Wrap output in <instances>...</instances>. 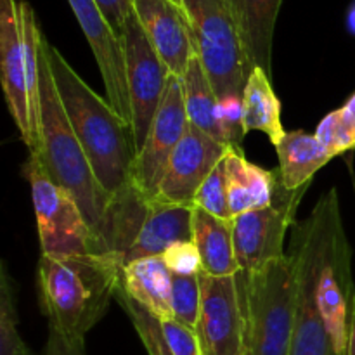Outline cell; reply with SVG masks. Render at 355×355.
I'll list each match as a JSON object with an SVG mask.
<instances>
[{"mask_svg": "<svg viewBox=\"0 0 355 355\" xmlns=\"http://www.w3.org/2000/svg\"><path fill=\"white\" fill-rule=\"evenodd\" d=\"M47 58L69 123L97 182L111 200L121 196L134 186L137 149L132 125L114 111L107 99L97 96L49 42Z\"/></svg>", "mask_w": 355, "mask_h": 355, "instance_id": "obj_1", "label": "cell"}, {"mask_svg": "<svg viewBox=\"0 0 355 355\" xmlns=\"http://www.w3.org/2000/svg\"><path fill=\"white\" fill-rule=\"evenodd\" d=\"M40 146L37 156L42 168L58 186L68 191L82 210L87 224L99 239L104 253V232L111 210V200L97 182L90 163L76 139L58 87L52 78L47 58V38L40 37Z\"/></svg>", "mask_w": 355, "mask_h": 355, "instance_id": "obj_2", "label": "cell"}, {"mask_svg": "<svg viewBox=\"0 0 355 355\" xmlns=\"http://www.w3.org/2000/svg\"><path fill=\"white\" fill-rule=\"evenodd\" d=\"M120 260L113 255L54 257L38 262V293L49 326L68 338L85 335L106 314L121 276Z\"/></svg>", "mask_w": 355, "mask_h": 355, "instance_id": "obj_3", "label": "cell"}, {"mask_svg": "<svg viewBox=\"0 0 355 355\" xmlns=\"http://www.w3.org/2000/svg\"><path fill=\"white\" fill-rule=\"evenodd\" d=\"M315 232V298L336 355H347L355 311L352 252L343 229L336 189H329L309 215Z\"/></svg>", "mask_w": 355, "mask_h": 355, "instance_id": "obj_4", "label": "cell"}, {"mask_svg": "<svg viewBox=\"0 0 355 355\" xmlns=\"http://www.w3.org/2000/svg\"><path fill=\"white\" fill-rule=\"evenodd\" d=\"M236 277L246 318V355H290L298 295L293 253Z\"/></svg>", "mask_w": 355, "mask_h": 355, "instance_id": "obj_5", "label": "cell"}, {"mask_svg": "<svg viewBox=\"0 0 355 355\" xmlns=\"http://www.w3.org/2000/svg\"><path fill=\"white\" fill-rule=\"evenodd\" d=\"M200 58L218 99L243 97L252 66L227 0H182Z\"/></svg>", "mask_w": 355, "mask_h": 355, "instance_id": "obj_6", "label": "cell"}, {"mask_svg": "<svg viewBox=\"0 0 355 355\" xmlns=\"http://www.w3.org/2000/svg\"><path fill=\"white\" fill-rule=\"evenodd\" d=\"M24 173L31 186L42 255L54 259L103 255L99 239L89 227L76 201L45 173L37 156H28Z\"/></svg>", "mask_w": 355, "mask_h": 355, "instance_id": "obj_7", "label": "cell"}, {"mask_svg": "<svg viewBox=\"0 0 355 355\" xmlns=\"http://www.w3.org/2000/svg\"><path fill=\"white\" fill-rule=\"evenodd\" d=\"M307 187L286 191L279 182L270 207L245 211L232 218V238L239 277L250 276L286 255L283 252L284 238L288 229L293 225L295 214Z\"/></svg>", "mask_w": 355, "mask_h": 355, "instance_id": "obj_8", "label": "cell"}, {"mask_svg": "<svg viewBox=\"0 0 355 355\" xmlns=\"http://www.w3.org/2000/svg\"><path fill=\"white\" fill-rule=\"evenodd\" d=\"M121 45H123L128 97H130L132 132H134L135 149L139 153L158 113L172 73L149 42L135 12L130 14L125 24Z\"/></svg>", "mask_w": 355, "mask_h": 355, "instance_id": "obj_9", "label": "cell"}, {"mask_svg": "<svg viewBox=\"0 0 355 355\" xmlns=\"http://www.w3.org/2000/svg\"><path fill=\"white\" fill-rule=\"evenodd\" d=\"M189 125L180 76L170 75L166 92L158 107L134 168V186L146 201L158 196L168 163Z\"/></svg>", "mask_w": 355, "mask_h": 355, "instance_id": "obj_10", "label": "cell"}, {"mask_svg": "<svg viewBox=\"0 0 355 355\" xmlns=\"http://www.w3.org/2000/svg\"><path fill=\"white\" fill-rule=\"evenodd\" d=\"M201 309L194 328L203 355H246V318L238 277L200 272Z\"/></svg>", "mask_w": 355, "mask_h": 355, "instance_id": "obj_11", "label": "cell"}, {"mask_svg": "<svg viewBox=\"0 0 355 355\" xmlns=\"http://www.w3.org/2000/svg\"><path fill=\"white\" fill-rule=\"evenodd\" d=\"M298 263V295L290 355H336L315 298V232L311 218L298 225L293 236Z\"/></svg>", "mask_w": 355, "mask_h": 355, "instance_id": "obj_12", "label": "cell"}, {"mask_svg": "<svg viewBox=\"0 0 355 355\" xmlns=\"http://www.w3.org/2000/svg\"><path fill=\"white\" fill-rule=\"evenodd\" d=\"M231 149V146L217 141L189 123L182 141L172 155L168 170L155 200L194 205V198L201 184Z\"/></svg>", "mask_w": 355, "mask_h": 355, "instance_id": "obj_13", "label": "cell"}, {"mask_svg": "<svg viewBox=\"0 0 355 355\" xmlns=\"http://www.w3.org/2000/svg\"><path fill=\"white\" fill-rule=\"evenodd\" d=\"M76 21L89 42L103 76L106 99L127 123L132 125L123 45L94 0H68Z\"/></svg>", "mask_w": 355, "mask_h": 355, "instance_id": "obj_14", "label": "cell"}, {"mask_svg": "<svg viewBox=\"0 0 355 355\" xmlns=\"http://www.w3.org/2000/svg\"><path fill=\"white\" fill-rule=\"evenodd\" d=\"M134 12L168 71L182 76L196 55L184 7L172 0H134Z\"/></svg>", "mask_w": 355, "mask_h": 355, "instance_id": "obj_15", "label": "cell"}, {"mask_svg": "<svg viewBox=\"0 0 355 355\" xmlns=\"http://www.w3.org/2000/svg\"><path fill=\"white\" fill-rule=\"evenodd\" d=\"M0 68L7 107L24 144L30 148V106L26 96V71L17 0H0Z\"/></svg>", "mask_w": 355, "mask_h": 355, "instance_id": "obj_16", "label": "cell"}, {"mask_svg": "<svg viewBox=\"0 0 355 355\" xmlns=\"http://www.w3.org/2000/svg\"><path fill=\"white\" fill-rule=\"evenodd\" d=\"M193 210L194 205L149 201L141 229L123 257V266L134 260L162 257L175 243L193 241Z\"/></svg>", "mask_w": 355, "mask_h": 355, "instance_id": "obj_17", "label": "cell"}, {"mask_svg": "<svg viewBox=\"0 0 355 355\" xmlns=\"http://www.w3.org/2000/svg\"><path fill=\"white\" fill-rule=\"evenodd\" d=\"M252 69L272 78V44L283 0H227Z\"/></svg>", "mask_w": 355, "mask_h": 355, "instance_id": "obj_18", "label": "cell"}, {"mask_svg": "<svg viewBox=\"0 0 355 355\" xmlns=\"http://www.w3.org/2000/svg\"><path fill=\"white\" fill-rule=\"evenodd\" d=\"M225 172L232 217L274 203L279 175L248 162L241 148H232L225 156Z\"/></svg>", "mask_w": 355, "mask_h": 355, "instance_id": "obj_19", "label": "cell"}, {"mask_svg": "<svg viewBox=\"0 0 355 355\" xmlns=\"http://www.w3.org/2000/svg\"><path fill=\"white\" fill-rule=\"evenodd\" d=\"M172 276L162 257L141 259L123 266L120 288L159 321L173 319Z\"/></svg>", "mask_w": 355, "mask_h": 355, "instance_id": "obj_20", "label": "cell"}, {"mask_svg": "<svg viewBox=\"0 0 355 355\" xmlns=\"http://www.w3.org/2000/svg\"><path fill=\"white\" fill-rule=\"evenodd\" d=\"M193 241L200 253L201 272L214 277L238 276L232 220H224L194 207Z\"/></svg>", "mask_w": 355, "mask_h": 355, "instance_id": "obj_21", "label": "cell"}, {"mask_svg": "<svg viewBox=\"0 0 355 355\" xmlns=\"http://www.w3.org/2000/svg\"><path fill=\"white\" fill-rule=\"evenodd\" d=\"M276 151L279 158L277 175L281 186L286 191L309 186L312 177L333 158L315 134L304 130L286 132L283 141L276 146Z\"/></svg>", "mask_w": 355, "mask_h": 355, "instance_id": "obj_22", "label": "cell"}, {"mask_svg": "<svg viewBox=\"0 0 355 355\" xmlns=\"http://www.w3.org/2000/svg\"><path fill=\"white\" fill-rule=\"evenodd\" d=\"M243 125L245 132L259 130L270 139L274 146L284 137L281 123V103L270 83V76L263 69L255 68L243 90Z\"/></svg>", "mask_w": 355, "mask_h": 355, "instance_id": "obj_23", "label": "cell"}, {"mask_svg": "<svg viewBox=\"0 0 355 355\" xmlns=\"http://www.w3.org/2000/svg\"><path fill=\"white\" fill-rule=\"evenodd\" d=\"M180 80H182L184 101H186L189 123L207 132L217 141L227 144L220 114H218V97L198 55L191 59L186 73L180 76Z\"/></svg>", "mask_w": 355, "mask_h": 355, "instance_id": "obj_24", "label": "cell"}, {"mask_svg": "<svg viewBox=\"0 0 355 355\" xmlns=\"http://www.w3.org/2000/svg\"><path fill=\"white\" fill-rule=\"evenodd\" d=\"M114 298H116L118 304L121 305V309L130 318L132 324H134L135 331H137L148 355H173L172 350L168 349L165 336H163L162 321L155 314H151L148 309H144L134 298L128 297L121 290L120 284H118L116 291H114Z\"/></svg>", "mask_w": 355, "mask_h": 355, "instance_id": "obj_25", "label": "cell"}, {"mask_svg": "<svg viewBox=\"0 0 355 355\" xmlns=\"http://www.w3.org/2000/svg\"><path fill=\"white\" fill-rule=\"evenodd\" d=\"M0 355H31L17 333L14 283L6 263L0 269Z\"/></svg>", "mask_w": 355, "mask_h": 355, "instance_id": "obj_26", "label": "cell"}, {"mask_svg": "<svg viewBox=\"0 0 355 355\" xmlns=\"http://www.w3.org/2000/svg\"><path fill=\"white\" fill-rule=\"evenodd\" d=\"M201 309L200 274L196 276H172V314L182 324L196 328Z\"/></svg>", "mask_w": 355, "mask_h": 355, "instance_id": "obj_27", "label": "cell"}, {"mask_svg": "<svg viewBox=\"0 0 355 355\" xmlns=\"http://www.w3.org/2000/svg\"><path fill=\"white\" fill-rule=\"evenodd\" d=\"M194 207L203 208L208 214L224 220H232L231 207H229L227 193V172H225V158L214 168V172L205 179L194 198Z\"/></svg>", "mask_w": 355, "mask_h": 355, "instance_id": "obj_28", "label": "cell"}, {"mask_svg": "<svg viewBox=\"0 0 355 355\" xmlns=\"http://www.w3.org/2000/svg\"><path fill=\"white\" fill-rule=\"evenodd\" d=\"M315 137L319 139V142L324 146L326 151L333 158L355 149L354 130L349 121H347L342 107L331 111V113L322 118L321 123L318 125V130H315Z\"/></svg>", "mask_w": 355, "mask_h": 355, "instance_id": "obj_29", "label": "cell"}, {"mask_svg": "<svg viewBox=\"0 0 355 355\" xmlns=\"http://www.w3.org/2000/svg\"><path fill=\"white\" fill-rule=\"evenodd\" d=\"M170 272L177 276H196L201 272V259L194 241L175 243L162 255Z\"/></svg>", "mask_w": 355, "mask_h": 355, "instance_id": "obj_30", "label": "cell"}, {"mask_svg": "<svg viewBox=\"0 0 355 355\" xmlns=\"http://www.w3.org/2000/svg\"><path fill=\"white\" fill-rule=\"evenodd\" d=\"M162 331L173 355H203L196 331L177 319L162 321Z\"/></svg>", "mask_w": 355, "mask_h": 355, "instance_id": "obj_31", "label": "cell"}, {"mask_svg": "<svg viewBox=\"0 0 355 355\" xmlns=\"http://www.w3.org/2000/svg\"><path fill=\"white\" fill-rule=\"evenodd\" d=\"M101 12L104 14L114 35L121 40L125 31V24L130 14L134 12V0H94Z\"/></svg>", "mask_w": 355, "mask_h": 355, "instance_id": "obj_32", "label": "cell"}, {"mask_svg": "<svg viewBox=\"0 0 355 355\" xmlns=\"http://www.w3.org/2000/svg\"><path fill=\"white\" fill-rule=\"evenodd\" d=\"M44 355H87L85 340L68 338L58 328L49 326V336Z\"/></svg>", "mask_w": 355, "mask_h": 355, "instance_id": "obj_33", "label": "cell"}, {"mask_svg": "<svg viewBox=\"0 0 355 355\" xmlns=\"http://www.w3.org/2000/svg\"><path fill=\"white\" fill-rule=\"evenodd\" d=\"M342 111H343V114H345L349 125L352 127L354 135H355V92L352 94V96H350V99L347 101L345 106L342 107Z\"/></svg>", "mask_w": 355, "mask_h": 355, "instance_id": "obj_34", "label": "cell"}, {"mask_svg": "<svg viewBox=\"0 0 355 355\" xmlns=\"http://www.w3.org/2000/svg\"><path fill=\"white\" fill-rule=\"evenodd\" d=\"M347 355H355V311H354L352 324H350L349 343H347Z\"/></svg>", "mask_w": 355, "mask_h": 355, "instance_id": "obj_35", "label": "cell"}, {"mask_svg": "<svg viewBox=\"0 0 355 355\" xmlns=\"http://www.w3.org/2000/svg\"><path fill=\"white\" fill-rule=\"evenodd\" d=\"M349 24L350 28H352V31L355 33V7L352 10H350V16H349Z\"/></svg>", "mask_w": 355, "mask_h": 355, "instance_id": "obj_36", "label": "cell"}, {"mask_svg": "<svg viewBox=\"0 0 355 355\" xmlns=\"http://www.w3.org/2000/svg\"><path fill=\"white\" fill-rule=\"evenodd\" d=\"M172 2H175L177 6H180V7H182V0H172Z\"/></svg>", "mask_w": 355, "mask_h": 355, "instance_id": "obj_37", "label": "cell"}]
</instances>
